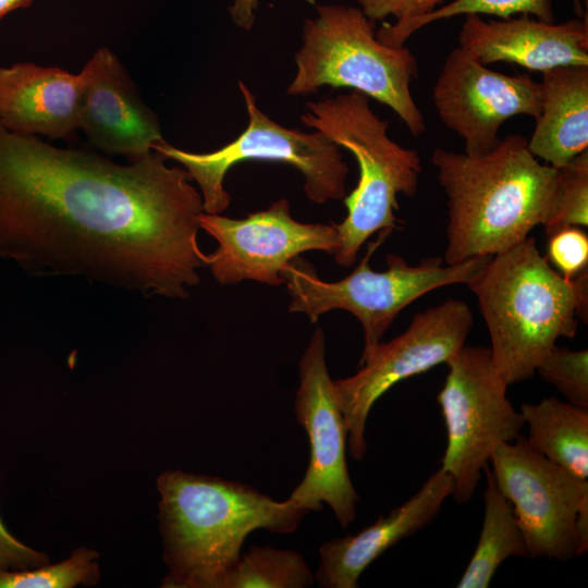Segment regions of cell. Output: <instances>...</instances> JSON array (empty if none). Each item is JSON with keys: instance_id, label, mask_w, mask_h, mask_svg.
Instances as JSON below:
<instances>
[{"instance_id": "cell-16", "label": "cell", "mask_w": 588, "mask_h": 588, "mask_svg": "<svg viewBox=\"0 0 588 588\" xmlns=\"http://www.w3.org/2000/svg\"><path fill=\"white\" fill-rule=\"evenodd\" d=\"M458 44L485 65L502 61L541 73L561 66H588L587 16L555 24L528 14L498 21L468 14Z\"/></svg>"}, {"instance_id": "cell-23", "label": "cell", "mask_w": 588, "mask_h": 588, "mask_svg": "<svg viewBox=\"0 0 588 588\" xmlns=\"http://www.w3.org/2000/svg\"><path fill=\"white\" fill-rule=\"evenodd\" d=\"M462 14H488L500 19H509L514 14H528L543 22H554L551 0H454L428 14L408 21L383 23L376 36L389 47H401L421 27Z\"/></svg>"}, {"instance_id": "cell-1", "label": "cell", "mask_w": 588, "mask_h": 588, "mask_svg": "<svg viewBox=\"0 0 588 588\" xmlns=\"http://www.w3.org/2000/svg\"><path fill=\"white\" fill-rule=\"evenodd\" d=\"M167 160L152 149L119 164L0 125V259L33 275L186 298L208 266L203 197Z\"/></svg>"}, {"instance_id": "cell-13", "label": "cell", "mask_w": 588, "mask_h": 588, "mask_svg": "<svg viewBox=\"0 0 588 588\" xmlns=\"http://www.w3.org/2000/svg\"><path fill=\"white\" fill-rule=\"evenodd\" d=\"M199 226L218 242L217 249L207 255V267L223 285L252 280L279 286L284 284L281 271L294 258L310 250L333 255L339 246L333 222L295 220L286 198L243 219L204 211Z\"/></svg>"}, {"instance_id": "cell-27", "label": "cell", "mask_w": 588, "mask_h": 588, "mask_svg": "<svg viewBox=\"0 0 588 588\" xmlns=\"http://www.w3.org/2000/svg\"><path fill=\"white\" fill-rule=\"evenodd\" d=\"M548 259L566 279H573L588 265V236L577 226L563 228L549 235Z\"/></svg>"}, {"instance_id": "cell-25", "label": "cell", "mask_w": 588, "mask_h": 588, "mask_svg": "<svg viewBox=\"0 0 588 588\" xmlns=\"http://www.w3.org/2000/svg\"><path fill=\"white\" fill-rule=\"evenodd\" d=\"M578 225H588V150L556 168L553 198L543 223L548 236Z\"/></svg>"}, {"instance_id": "cell-28", "label": "cell", "mask_w": 588, "mask_h": 588, "mask_svg": "<svg viewBox=\"0 0 588 588\" xmlns=\"http://www.w3.org/2000/svg\"><path fill=\"white\" fill-rule=\"evenodd\" d=\"M444 0H358L364 14L381 21L389 16L394 22L408 21L432 12L442 5Z\"/></svg>"}, {"instance_id": "cell-18", "label": "cell", "mask_w": 588, "mask_h": 588, "mask_svg": "<svg viewBox=\"0 0 588 588\" xmlns=\"http://www.w3.org/2000/svg\"><path fill=\"white\" fill-rule=\"evenodd\" d=\"M79 74L23 62L0 66V125L24 135L66 139L78 130Z\"/></svg>"}, {"instance_id": "cell-21", "label": "cell", "mask_w": 588, "mask_h": 588, "mask_svg": "<svg viewBox=\"0 0 588 588\" xmlns=\"http://www.w3.org/2000/svg\"><path fill=\"white\" fill-rule=\"evenodd\" d=\"M485 513L475 551L461 577L457 588H487L499 566L509 558H528L524 536L513 509L499 489L491 468L483 470Z\"/></svg>"}, {"instance_id": "cell-19", "label": "cell", "mask_w": 588, "mask_h": 588, "mask_svg": "<svg viewBox=\"0 0 588 588\" xmlns=\"http://www.w3.org/2000/svg\"><path fill=\"white\" fill-rule=\"evenodd\" d=\"M540 113L527 147L559 168L588 150V66L542 72Z\"/></svg>"}, {"instance_id": "cell-14", "label": "cell", "mask_w": 588, "mask_h": 588, "mask_svg": "<svg viewBox=\"0 0 588 588\" xmlns=\"http://www.w3.org/2000/svg\"><path fill=\"white\" fill-rule=\"evenodd\" d=\"M441 122L463 140L464 152L479 156L494 149L509 119L540 113V84L529 75H506L488 69L462 48L446 56L432 88Z\"/></svg>"}, {"instance_id": "cell-9", "label": "cell", "mask_w": 588, "mask_h": 588, "mask_svg": "<svg viewBox=\"0 0 588 588\" xmlns=\"http://www.w3.org/2000/svg\"><path fill=\"white\" fill-rule=\"evenodd\" d=\"M437 400L446 427L441 468L452 481V495L468 502L498 445L513 442L525 427L506 396L507 383L489 347L464 345L448 363Z\"/></svg>"}, {"instance_id": "cell-22", "label": "cell", "mask_w": 588, "mask_h": 588, "mask_svg": "<svg viewBox=\"0 0 588 588\" xmlns=\"http://www.w3.org/2000/svg\"><path fill=\"white\" fill-rule=\"evenodd\" d=\"M314 581L298 552L253 546L224 573L217 588H306Z\"/></svg>"}, {"instance_id": "cell-8", "label": "cell", "mask_w": 588, "mask_h": 588, "mask_svg": "<svg viewBox=\"0 0 588 588\" xmlns=\"http://www.w3.org/2000/svg\"><path fill=\"white\" fill-rule=\"evenodd\" d=\"M248 123L233 142L211 152H188L164 139L152 149L184 166L196 181L207 213H221L230 205L231 196L224 187L228 171L248 160L280 162L296 168L304 176V191L315 204L343 199L350 172L341 148L318 131L311 133L287 128L265 114L254 94L238 82Z\"/></svg>"}, {"instance_id": "cell-31", "label": "cell", "mask_w": 588, "mask_h": 588, "mask_svg": "<svg viewBox=\"0 0 588 588\" xmlns=\"http://www.w3.org/2000/svg\"><path fill=\"white\" fill-rule=\"evenodd\" d=\"M32 1L33 0H0V17L13 10L29 7Z\"/></svg>"}, {"instance_id": "cell-15", "label": "cell", "mask_w": 588, "mask_h": 588, "mask_svg": "<svg viewBox=\"0 0 588 588\" xmlns=\"http://www.w3.org/2000/svg\"><path fill=\"white\" fill-rule=\"evenodd\" d=\"M82 83L78 130L106 155H120L130 163L163 140L156 113L138 95L119 58L98 48L78 73Z\"/></svg>"}, {"instance_id": "cell-4", "label": "cell", "mask_w": 588, "mask_h": 588, "mask_svg": "<svg viewBox=\"0 0 588 588\" xmlns=\"http://www.w3.org/2000/svg\"><path fill=\"white\" fill-rule=\"evenodd\" d=\"M485 319L491 358L507 384L530 379L560 338L588 318V269L566 279L532 236L492 255L468 282Z\"/></svg>"}, {"instance_id": "cell-12", "label": "cell", "mask_w": 588, "mask_h": 588, "mask_svg": "<svg viewBox=\"0 0 588 588\" xmlns=\"http://www.w3.org/2000/svg\"><path fill=\"white\" fill-rule=\"evenodd\" d=\"M294 412L307 432L310 454L306 473L290 499L309 512L327 503L346 528L356 516L359 497L347 469V429L327 368L321 328L315 330L299 360Z\"/></svg>"}, {"instance_id": "cell-10", "label": "cell", "mask_w": 588, "mask_h": 588, "mask_svg": "<svg viewBox=\"0 0 588 588\" xmlns=\"http://www.w3.org/2000/svg\"><path fill=\"white\" fill-rule=\"evenodd\" d=\"M473 324L464 301L446 299L417 313L399 336L364 352L355 375L334 380L353 458L362 461L366 454V422L378 399L396 383L446 364L465 345Z\"/></svg>"}, {"instance_id": "cell-29", "label": "cell", "mask_w": 588, "mask_h": 588, "mask_svg": "<svg viewBox=\"0 0 588 588\" xmlns=\"http://www.w3.org/2000/svg\"><path fill=\"white\" fill-rule=\"evenodd\" d=\"M49 563V558L16 539L0 518V571H20Z\"/></svg>"}, {"instance_id": "cell-3", "label": "cell", "mask_w": 588, "mask_h": 588, "mask_svg": "<svg viewBox=\"0 0 588 588\" xmlns=\"http://www.w3.org/2000/svg\"><path fill=\"white\" fill-rule=\"evenodd\" d=\"M527 140L510 134L479 156L433 150L431 163L448 197L445 265L502 253L546 222L556 168L540 163Z\"/></svg>"}, {"instance_id": "cell-26", "label": "cell", "mask_w": 588, "mask_h": 588, "mask_svg": "<svg viewBox=\"0 0 588 588\" xmlns=\"http://www.w3.org/2000/svg\"><path fill=\"white\" fill-rule=\"evenodd\" d=\"M536 372L553 385L566 402L588 409V351L554 346Z\"/></svg>"}, {"instance_id": "cell-7", "label": "cell", "mask_w": 588, "mask_h": 588, "mask_svg": "<svg viewBox=\"0 0 588 588\" xmlns=\"http://www.w3.org/2000/svg\"><path fill=\"white\" fill-rule=\"evenodd\" d=\"M390 233L380 232L358 266L335 282L320 279L314 266L301 256L294 258L281 271L291 297L289 310L306 314L311 322L333 309L351 313L363 327L364 353L381 342L405 307L436 289L467 284L491 257L477 256L454 265L432 257L409 265L403 257L388 254L387 269L375 271L369 258Z\"/></svg>"}, {"instance_id": "cell-20", "label": "cell", "mask_w": 588, "mask_h": 588, "mask_svg": "<svg viewBox=\"0 0 588 588\" xmlns=\"http://www.w3.org/2000/svg\"><path fill=\"white\" fill-rule=\"evenodd\" d=\"M519 412L528 429L524 438L528 446L588 480V409L546 397L537 404L523 403Z\"/></svg>"}, {"instance_id": "cell-5", "label": "cell", "mask_w": 588, "mask_h": 588, "mask_svg": "<svg viewBox=\"0 0 588 588\" xmlns=\"http://www.w3.org/2000/svg\"><path fill=\"white\" fill-rule=\"evenodd\" d=\"M306 108L301 122L348 150L358 163L357 185L343 198L346 217L334 223L339 241L334 260L352 267L371 235L397 229V195L417 193L421 158L389 137V122L372 111L364 94L351 90L309 101Z\"/></svg>"}, {"instance_id": "cell-11", "label": "cell", "mask_w": 588, "mask_h": 588, "mask_svg": "<svg viewBox=\"0 0 588 588\" xmlns=\"http://www.w3.org/2000/svg\"><path fill=\"white\" fill-rule=\"evenodd\" d=\"M490 463L513 509L528 558L564 562L578 556L577 520L588 511V480L534 451L522 436L498 445Z\"/></svg>"}, {"instance_id": "cell-2", "label": "cell", "mask_w": 588, "mask_h": 588, "mask_svg": "<svg viewBox=\"0 0 588 588\" xmlns=\"http://www.w3.org/2000/svg\"><path fill=\"white\" fill-rule=\"evenodd\" d=\"M163 588H217L257 529L292 534L309 511L240 482L182 470L157 478Z\"/></svg>"}, {"instance_id": "cell-24", "label": "cell", "mask_w": 588, "mask_h": 588, "mask_svg": "<svg viewBox=\"0 0 588 588\" xmlns=\"http://www.w3.org/2000/svg\"><path fill=\"white\" fill-rule=\"evenodd\" d=\"M99 554L86 547L56 564L20 571H0V588H72L93 586L100 579Z\"/></svg>"}, {"instance_id": "cell-30", "label": "cell", "mask_w": 588, "mask_h": 588, "mask_svg": "<svg viewBox=\"0 0 588 588\" xmlns=\"http://www.w3.org/2000/svg\"><path fill=\"white\" fill-rule=\"evenodd\" d=\"M257 0H233L230 14L233 23L244 30L252 29L255 22Z\"/></svg>"}, {"instance_id": "cell-6", "label": "cell", "mask_w": 588, "mask_h": 588, "mask_svg": "<svg viewBox=\"0 0 588 588\" xmlns=\"http://www.w3.org/2000/svg\"><path fill=\"white\" fill-rule=\"evenodd\" d=\"M307 19L302 46L295 53L296 74L287 95L306 96L320 87H346L389 107L411 134L419 137L427 127L412 95L418 62L406 47H389L376 36V21L360 8L317 5Z\"/></svg>"}, {"instance_id": "cell-17", "label": "cell", "mask_w": 588, "mask_h": 588, "mask_svg": "<svg viewBox=\"0 0 588 588\" xmlns=\"http://www.w3.org/2000/svg\"><path fill=\"white\" fill-rule=\"evenodd\" d=\"M452 495V481L440 467L408 500L353 536L319 549L315 579L322 588H357L362 573L387 550L430 524Z\"/></svg>"}]
</instances>
